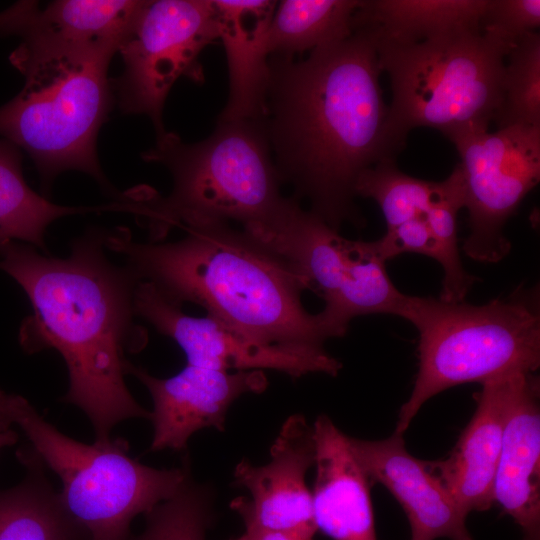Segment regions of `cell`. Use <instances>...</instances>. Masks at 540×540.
Returning a JSON list of instances; mask_svg holds the SVG:
<instances>
[{"mask_svg":"<svg viewBox=\"0 0 540 540\" xmlns=\"http://www.w3.org/2000/svg\"><path fill=\"white\" fill-rule=\"evenodd\" d=\"M376 49L355 31L307 58L269 57L262 123L281 179L335 230L362 227L355 184L404 148L389 126Z\"/></svg>","mask_w":540,"mask_h":540,"instance_id":"obj_1","label":"cell"},{"mask_svg":"<svg viewBox=\"0 0 540 540\" xmlns=\"http://www.w3.org/2000/svg\"><path fill=\"white\" fill-rule=\"evenodd\" d=\"M107 231L87 230L66 258L21 242L0 251V269L23 289L33 309L20 328L21 346L29 353L53 348L62 355L69 387L61 400L87 415L100 442L121 421L150 415L125 383L131 363L126 353L147 343L134 322L139 280L106 257Z\"/></svg>","mask_w":540,"mask_h":540,"instance_id":"obj_2","label":"cell"},{"mask_svg":"<svg viewBox=\"0 0 540 540\" xmlns=\"http://www.w3.org/2000/svg\"><path fill=\"white\" fill-rule=\"evenodd\" d=\"M185 231L174 242L141 243L117 227L107 231L105 247L122 254L139 281L169 300L195 303L255 341L323 347L332 338L320 313L303 306L299 277L242 229L213 223Z\"/></svg>","mask_w":540,"mask_h":540,"instance_id":"obj_3","label":"cell"},{"mask_svg":"<svg viewBox=\"0 0 540 540\" xmlns=\"http://www.w3.org/2000/svg\"><path fill=\"white\" fill-rule=\"evenodd\" d=\"M142 159L165 166L173 182L165 197L147 188L122 195L125 212L136 216L151 242L174 227L231 221L242 228L260 225L286 199L262 120L218 118L211 135L195 143L165 131Z\"/></svg>","mask_w":540,"mask_h":540,"instance_id":"obj_4","label":"cell"},{"mask_svg":"<svg viewBox=\"0 0 540 540\" xmlns=\"http://www.w3.org/2000/svg\"><path fill=\"white\" fill-rule=\"evenodd\" d=\"M116 52V44L41 47L20 42L10 54L25 83L0 107V136L30 156L45 190L60 173L74 170L111 191L96 142L112 105L108 71Z\"/></svg>","mask_w":540,"mask_h":540,"instance_id":"obj_5","label":"cell"},{"mask_svg":"<svg viewBox=\"0 0 540 540\" xmlns=\"http://www.w3.org/2000/svg\"><path fill=\"white\" fill-rule=\"evenodd\" d=\"M14 430L26 445L16 451L22 465L53 471L60 497L90 540H128L130 525L171 498L191 477L189 462L156 469L129 456L123 438L85 444L61 433L23 396L0 388V431Z\"/></svg>","mask_w":540,"mask_h":540,"instance_id":"obj_6","label":"cell"},{"mask_svg":"<svg viewBox=\"0 0 540 540\" xmlns=\"http://www.w3.org/2000/svg\"><path fill=\"white\" fill-rule=\"evenodd\" d=\"M399 316L419 332V368L394 433L403 435L422 406L448 388L540 366L535 288L483 305L407 295Z\"/></svg>","mask_w":540,"mask_h":540,"instance_id":"obj_7","label":"cell"},{"mask_svg":"<svg viewBox=\"0 0 540 540\" xmlns=\"http://www.w3.org/2000/svg\"><path fill=\"white\" fill-rule=\"evenodd\" d=\"M371 41L381 71L390 79L389 126L401 146L417 127L437 129L449 140L488 131L501 107L505 62L512 45L479 27L452 30L417 43Z\"/></svg>","mask_w":540,"mask_h":540,"instance_id":"obj_8","label":"cell"},{"mask_svg":"<svg viewBox=\"0 0 540 540\" xmlns=\"http://www.w3.org/2000/svg\"><path fill=\"white\" fill-rule=\"evenodd\" d=\"M250 236L324 300L319 313L332 337L345 335L357 316H399L407 295L389 278L374 241L344 238L294 197Z\"/></svg>","mask_w":540,"mask_h":540,"instance_id":"obj_9","label":"cell"},{"mask_svg":"<svg viewBox=\"0 0 540 540\" xmlns=\"http://www.w3.org/2000/svg\"><path fill=\"white\" fill-rule=\"evenodd\" d=\"M219 39L213 0H146L122 38L123 70L112 80L122 113L149 117L157 135L165 132L163 108L181 77L204 76L201 52Z\"/></svg>","mask_w":540,"mask_h":540,"instance_id":"obj_10","label":"cell"},{"mask_svg":"<svg viewBox=\"0 0 540 540\" xmlns=\"http://www.w3.org/2000/svg\"><path fill=\"white\" fill-rule=\"evenodd\" d=\"M460 156L470 233L463 250L496 263L510 251L508 219L540 181V126L474 131L450 139Z\"/></svg>","mask_w":540,"mask_h":540,"instance_id":"obj_11","label":"cell"},{"mask_svg":"<svg viewBox=\"0 0 540 540\" xmlns=\"http://www.w3.org/2000/svg\"><path fill=\"white\" fill-rule=\"evenodd\" d=\"M134 308L136 315L182 348L188 365L227 372L270 369L291 378L310 373L336 376L342 368L324 347L264 344L211 316L187 315L146 281L135 287Z\"/></svg>","mask_w":540,"mask_h":540,"instance_id":"obj_12","label":"cell"},{"mask_svg":"<svg viewBox=\"0 0 540 540\" xmlns=\"http://www.w3.org/2000/svg\"><path fill=\"white\" fill-rule=\"evenodd\" d=\"M315 455L313 425L303 415L289 416L271 445L266 464L255 466L243 459L235 466L234 485L245 488L251 497L233 499L230 508L244 524L313 538L318 530L305 479Z\"/></svg>","mask_w":540,"mask_h":540,"instance_id":"obj_13","label":"cell"},{"mask_svg":"<svg viewBox=\"0 0 540 540\" xmlns=\"http://www.w3.org/2000/svg\"><path fill=\"white\" fill-rule=\"evenodd\" d=\"M128 375L136 377L149 391L153 410L150 451L187 449L197 431L214 427L225 430L230 406L247 393H262L268 386L263 370L218 371L186 364L176 375L157 378L130 363Z\"/></svg>","mask_w":540,"mask_h":540,"instance_id":"obj_14","label":"cell"},{"mask_svg":"<svg viewBox=\"0 0 540 540\" xmlns=\"http://www.w3.org/2000/svg\"><path fill=\"white\" fill-rule=\"evenodd\" d=\"M348 442L370 484H382L403 508L410 540H473L467 515L428 462L408 452L402 434L380 440L348 436Z\"/></svg>","mask_w":540,"mask_h":540,"instance_id":"obj_15","label":"cell"},{"mask_svg":"<svg viewBox=\"0 0 540 540\" xmlns=\"http://www.w3.org/2000/svg\"><path fill=\"white\" fill-rule=\"evenodd\" d=\"M527 373L504 374L481 383L474 395L475 412L449 456L428 462L467 516L494 504L493 482L508 415Z\"/></svg>","mask_w":540,"mask_h":540,"instance_id":"obj_16","label":"cell"},{"mask_svg":"<svg viewBox=\"0 0 540 540\" xmlns=\"http://www.w3.org/2000/svg\"><path fill=\"white\" fill-rule=\"evenodd\" d=\"M316 455L312 492L317 530L333 540H378L370 482L345 435L327 415L313 424Z\"/></svg>","mask_w":540,"mask_h":540,"instance_id":"obj_17","label":"cell"},{"mask_svg":"<svg viewBox=\"0 0 540 540\" xmlns=\"http://www.w3.org/2000/svg\"><path fill=\"white\" fill-rule=\"evenodd\" d=\"M142 0L17 1L0 12V36L42 47L118 45Z\"/></svg>","mask_w":540,"mask_h":540,"instance_id":"obj_18","label":"cell"},{"mask_svg":"<svg viewBox=\"0 0 540 540\" xmlns=\"http://www.w3.org/2000/svg\"><path fill=\"white\" fill-rule=\"evenodd\" d=\"M539 399V378L525 374L508 415L493 482V501L519 526L521 540H540Z\"/></svg>","mask_w":540,"mask_h":540,"instance_id":"obj_19","label":"cell"},{"mask_svg":"<svg viewBox=\"0 0 540 540\" xmlns=\"http://www.w3.org/2000/svg\"><path fill=\"white\" fill-rule=\"evenodd\" d=\"M229 72L223 120H262L269 82L270 0H213Z\"/></svg>","mask_w":540,"mask_h":540,"instance_id":"obj_20","label":"cell"},{"mask_svg":"<svg viewBox=\"0 0 540 540\" xmlns=\"http://www.w3.org/2000/svg\"><path fill=\"white\" fill-rule=\"evenodd\" d=\"M486 4L487 0H360L353 32L375 41L422 42L464 27L480 28Z\"/></svg>","mask_w":540,"mask_h":540,"instance_id":"obj_21","label":"cell"},{"mask_svg":"<svg viewBox=\"0 0 540 540\" xmlns=\"http://www.w3.org/2000/svg\"><path fill=\"white\" fill-rule=\"evenodd\" d=\"M26 477L0 490V540H90L65 508L38 465H25Z\"/></svg>","mask_w":540,"mask_h":540,"instance_id":"obj_22","label":"cell"},{"mask_svg":"<svg viewBox=\"0 0 540 540\" xmlns=\"http://www.w3.org/2000/svg\"><path fill=\"white\" fill-rule=\"evenodd\" d=\"M86 212L88 207L59 205L35 192L24 178L21 150L0 139V251L12 242L45 250L52 222Z\"/></svg>","mask_w":540,"mask_h":540,"instance_id":"obj_23","label":"cell"},{"mask_svg":"<svg viewBox=\"0 0 540 540\" xmlns=\"http://www.w3.org/2000/svg\"><path fill=\"white\" fill-rule=\"evenodd\" d=\"M360 0H283L277 4L269 32V56L297 54L344 40L353 33Z\"/></svg>","mask_w":540,"mask_h":540,"instance_id":"obj_24","label":"cell"},{"mask_svg":"<svg viewBox=\"0 0 540 540\" xmlns=\"http://www.w3.org/2000/svg\"><path fill=\"white\" fill-rule=\"evenodd\" d=\"M464 190L458 165L445 180L433 182L403 173L396 162H382L365 170L355 184L356 196L377 202L387 230L425 214L436 203Z\"/></svg>","mask_w":540,"mask_h":540,"instance_id":"obj_25","label":"cell"},{"mask_svg":"<svg viewBox=\"0 0 540 540\" xmlns=\"http://www.w3.org/2000/svg\"><path fill=\"white\" fill-rule=\"evenodd\" d=\"M502 81L498 129L540 126V34L521 37L509 51Z\"/></svg>","mask_w":540,"mask_h":540,"instance_id":"obj_26","label":"cell"},{"mask_svg":"<svg viewBox=\"0 0 540 540\" xmlns=\"http://www.w3.org/2000/svg\"><path fill=\"white\" fill-rule=\"evenodd\" d=\"M213 515L212 489L190 477L175 495L144 514L143 531L128 540H206Z\"/></svg>","mask_w":540,"mask_h":540,"instance_id":"obj_27","label":"cell"},{"mask_svg":"<svg viewBox=\"0 0 540 540\" xmlns=\"http://www.w3.org/2000/svg\"><path fill=\"white\" fill-rule=\"evenodd\" d=\"M540 26V0H487L480 28L512 46Z\"/></svg>","mask_w":540,"mask_h":540,"instance_id":"obj_28","label":"cell"},{"mask_svg":"<svg viewBox=\"0 0 540 540\" xmlns=\"http://www.w3.org/2000/svg\"><path fill=\"white\" fill-rule=\"evenodd\" d=\"M243 536L246 540H313L297 533L277 530H267L252 524H244Z\"/></svg>","mask_w":540,"mask_h":540,"instance_id":"obj_29","label":"cell"},{"mask_svg":"<svg viewBox=\"0 0 540 540\" xmlns=\"http://www.w3.org/2000/svg\"><path fill=\"white\" fill-rule=\"evenodd\" d=\"M19 440V435L14 430L0 431V449L6 446H13Z\"/></svg>","mask_w":540,"mask_h":540,"instance_id":"obj_30","label":"cell"},{"mask_svg":"<svg viewBox=\"0 0 540 540\" xmlns=\"http://www.w3.org/2000/svg\"><path fill=\"white\" fill-rule=\"evenodd\" d=\"M229 540H246L245 537L243 536V534L240 536V537H236V538H231Z\"/></svg>","mask_w":540,"mask_h":540,"instance_id":"obj_31","label":"cell"}]
</instances>
